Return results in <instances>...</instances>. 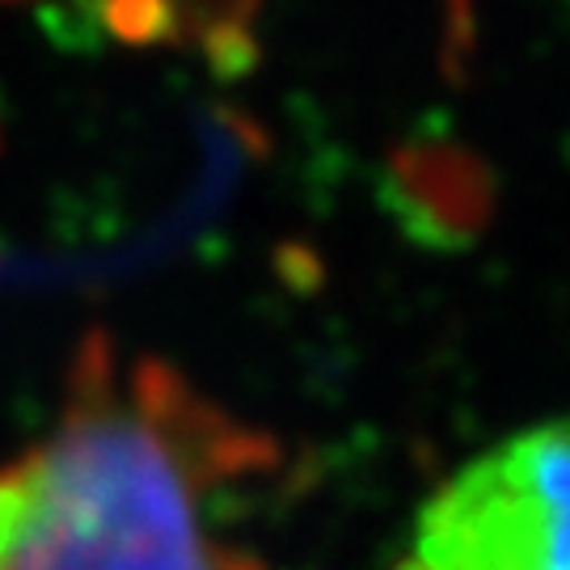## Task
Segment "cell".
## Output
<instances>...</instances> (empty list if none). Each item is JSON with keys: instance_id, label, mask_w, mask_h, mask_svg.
<instances>
[{"instance_id": "6da1fadb", "label": "cell", "mask_w": 570, "mask_h": 570, "mask_svg": "<svg viewBox=\"0 0 570 570\" xmlns=\"http://www.w3.org/2000/svg\"><path fill=\"white\" fill-rule=\"evenodd\" d=\"M42 456V511L0 570H220L174 452L148 431L94 428Z\"/></svg>"}, {"instance_id": "7a4b0ae2", "label": "cell", "mask_w": 570, "mask_h": 570, "mask_svg": "<svg viewBox=\"0 0 570 570\" xmlns=\"http://www.w3.org/2000/svg\"><path fill=\"white\" fill-rule=\"evenodd\" d=\"M414 558L428 570H570V419L461 469L423 511Z\"/></svg>"}]
</instances>
